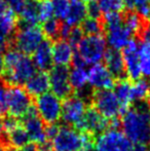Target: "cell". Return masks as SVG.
<instances>
[{"instance_id":"d4e9b609","label":"cell","mask_w":150,"mask_h":151,"mask_svg":"<svg viewBox=\"0 0 150 151\" xmlns=\"http://www.w3.org/2000/svg\"><path fill=\"white\" fill-rule=\"evenodd\" d=\"M113 88L114 93L116 95L117 99L119 100L120 104L126 110L133 104L132 82L126 79H120L117 83H115Z\"/></svg>"},{"instance_id":"603a6c76","label":"cell","mask_w":150,"mask_h":151,"mask_svg":"<svg viewBox=\"0 0 150 151\" xmlns=\"http://www.w3.org/2000/svg\"><path fill=\"white\" fill-rule=\"evenodd\" d=\"M69 81L72 88V91H75L77 95L82 96V93L86 91L88 86V70L82 66H74L69 71Z\"/></svg>"},{"instance_id":"60d3db41","label":"cell","mask_w":150,"mask_h":151,"mask_svg":"<svg viewBox=\"0 0 150 151\" xmlns=\"http://www.w3.org/2000/svg\"><path fill=\"white\" fill-rule=\"evenodd\" d=\"M81 151H99V150H98V148L96 147V145H95V142L93 141V139L90 138V139L84 144Z\"/></svg>"},{"instance_id":"ba28073f","label":"cell","mask_w":150,"mask_h":151,"mask_svg":"<svg viewBox=\"0 0 150 151\" xmlns=\"http://www.w3.org/2000/svg\"><path fill=\"white\" fill-rule=\"evenodd\" d=\"M95 145L99 151H133L134 144L117 127H109L98 135Z\"/></svg>"},{"instance_id":"ee69618b","label":"cell","mask_w":150,"mask_h":151,"mask_svg":"<svg viewBox=\"0 0 150 151\" xmlns=\"http://www.w3.org/2000/svg\"><path fill=\"white\" fill-rule=\"evenodd\" d=\"M3 72V54H2V50L0 48V76L2 75Z\"/></svg>"},{"instance_id":"cb8c5ba5","label":"cell","mask_w":150,"mask_h":151,"mask_svg":"<svg viewBox=\"0 0 150 151\" xmlns=\"http://www.w3.org/2000/svg\"><path fill=\"white\" fill-rule=\"evenodd\" d=\"M138 54L141 75L150 79V39H141L139 42Z\"/></svg>"},{"instance_id":"e575fe53","label":"cell","mask_w":150,"mask_h":151,"mask_svg":"<svg viewBox=\"0 0 150 151\" xmlns=\"http://www.w3.org/2000/svg\"><path fill=\"white\" fill-rule=\"evenodd\" d=\"M84 36V33L82 32L80 26H76V27H71L70 32L68 34V37H67V41L69 43L72 44L74 47H76L79 41L82 39V37Z\"/></svg>"},{"instance_id":"b9f144b4","label":"cell","mask_w":150,"mask_h":151,"mask_svg":"<svg viewBox=\"0 0 150 151\" xmlns=\"http://www.w3.org/2000/svg\"><path fill=\"white\" fill-rule=\"evenodd\" d=\"M133 151H149V146L145 143H136L133 145Z\"/></svg>"},{"instance_id":"9c48e42d","label":"cell","mask_w":150,"mask_h":151,"mask_svg":"<svg viewBox=\"0 0 150 151\" xmlns=\"http://www.w3.org/2000/svg\"><path fill=\"white\" fill-rule=\"evenodd\" d=\"M44 40V35L40 27L36 25H25L16 33L14 45L23 54L32 55Z\"/></svg>"},{"instance_id":"8d00e7d4","label":"cell","mask_w":150,"mask_h":151,"mask_svg":"<svg viewBox=\"0 0 150 151\" xmlns=\"http://www.w3.org/2000/svg\"><path fill=\"white\" fill-rule=\"evenodd\" d=\"M2 1L7 5V7L12 9L14 12H20L21 9L26 4L27 0H2Z\"/></svg>"},{"instance_id":"2e32d148","label":"cell","mask_w":150,"mask_h":151,"mask_svg":"<svg viewBox=\"0 0 150 151\" xmlns=\"http://www.w3.org/2000/svg\"><path fill=\"white\" fill-rule=\"evenodd\" d=\"M106 31V42L110 48L121 50L133 38V33L124 26L123 20L119 23L104 26Z\"/></svg>"},{"instance_id":"5bb4252c","label":"cell","mask_w":150,"mask_h":151,"mask_svg":"<svg viewBox=\"0 0 150 151\" xmlns=\"http://www.w3.org/2000/svg\"><path fill=\"white\" fill-rule=\"evenodd\" d=\"M88 86L96 91L112 90L115 86V78L107 67L101 63L92 65L88 70Z\"/></svg>"},{"instance_id":"3957f363","label":"cell","mask_w":150,"mask_h":151,"mask_svg":"<svg viewBox=\"0 0 150 151\" xmlns=\"http://www.w3.org/2000/svg\"><path fill=\"white\" fill-rule=\"evenodd\" d=\"M107 42L104 36L85 35L76 45V52L73 58V65L85 67L101 63L107 50Z\"/></svg>"},{"instance_id":"7402d4cb","label":"cell","mask_w":150,"mask_h":151,"mask_svg":"<svg viewBox=\"0 0 150 151\" xmlns=\"http://www.w3.org/2000/svg\"><path fill=\"white\" fill-rule=\"evenodd\" d=\"M24 86L31 97H38L50 90L48 75L43 71H36Z\"/></svg>"},{"instance_id":"83f0119b","label":"cell","mask_w":150,"mask_h":151,"mask_svg":"<svg viewBox=\"0 0 150 151\" xmlns=\"http://www.w3.org/2000/svg\"><path fill=\"white\" fill-rule=\"evenodd\" d=\"M20 19L24 25H36L38 21V12H37V3L35 1L26 2L24 7L21 9Z\"/></svg>"},{"instance_id":"816d5d0a","label":"cell","mask_w":150,"mask_h":151,"mask_svg":"<svg viewBox=\"0 0 150 151\" xmlns=\"http://www.w3.org/2000/svg\"><path fill=\"white\" fill-rule=\"evenodd\" d=\"M149 151H150V146H149Z\"/></svg>"},{"instance_id":"7bdbcfd3","label":"cell","mask_w":150,"mask_h":151,"mask_svg":"<svg viewBox=\"0 0 150 151\" xmlns=\"http://www.w3.org/2000/svg\"><path fill=\"white\" fill-rule=\"evenodd\" d=\"M8 8L9 7H7V5H6L2 0H0V24H1L2 20H3L4 16H5V14L8 10Z\"/></svg>"},{"instance_id":"7a4b0ae2","label":"cell","mask_w":150,"mask_h":151,"mask_svg":"<svg viewBox=\"0 0 150 151\" xmlns=\"http://www.w3.org/2000/svg\"><path fill=\"white\" fill-rule=\"evenodd\" d=\"M36 72L32 59L19 50L8 48L3 54V72L2 75L9 86H24Z\"/></svg>"},{"instance_id":"484cf974","label":"cell","mask_w":150,"mask_h":151,"mask_svg":"<svg viewBox=\"0 0 150 151\" xmlns=\"http://www.w3.org/2000/svg\"><path fill=\"white\" fill-rule=\"evenodd\" d=\"M149 97V83L145 79H137L132 82V98L133 103L146 102Z\"/></svg>"},{"instance_id":"ffe728a7","label":"cell","mask_w":150,"mask_h":151,"mask_svg":"<svg viewBox=\"0 0 150 151\" xmlns=\"http://www.w3.org/2000/svg\"><path fill=\"white\" fill-rule=\"evenodd\" d=\"M103 60L105 61V66L115 79L116 78L118 79L123 78V76L126 75V70H124L123 58H122L120 50H113V48L107 50Z\"/></svg>"},{"instance_id":"e0dca14e","label":"cell","mask_w":150,"mask_h":151,"mask_svg":"<svg viewBox=\"0 0 150 151\" xmlns=\"http://www.w3.org/2000/svg\"><path fill=\"white\" fill-rule=\"evenodd\" d=\"M3 127L6 141L11 147L19 148L30 142L26 129H24L22 123L18 121V118H14L12 116L5 118L3 120Z\"/></svg>"},{"instance_id":"f35d334b","label":"cell","mask_w":150,"mask_h":151,"mask_svg":"<svg viewBox=\"0 0 150 151\" xmlns=\"http://www.w3.org/2000/svg\"><path fill=\"white\" fill-rule=\"evenodd\" d=\"M37 150L38 151H54L52 145L50 143V141L46 140V141L42 142V143L37 144Z\"/></svg>"},{"instance_id":"1f68e13d","label":"cell","mask_w":150,"mask_h":151,"mask_svg":"<svg viewBox=\"0 0 150 151\" xmlns=\"http://www.w3.org/2000/svg\"><path fill=\"white\" fill-rule=\"evenodd\" d=\"M37 12H38V21L39 22H45L50 19L54 18V8L50 0H41L37 3Z\"/></svg>"},{"instance_id":"d6a6232c","label":"cell","mask_w":150,"mask_h":151,"mask_svg":"<svg viewBox=\"0 0 150 151\" xmlns=\"http://www.w3.org/2000/svg\"><path fill=\"white\" fill-rule=\"evenodd\" d=\"M97 2L102 10V14L121 12L124 8L123 0H98Z\"/></svg>"},{"instance_id":"d6986e66","label":"cell","mask_w":150,"mask_h":151,"mask_svg":"<svg viewBox=\"0 0 150 151\" xmlns=\"http://www.w3.org/2000/svg\"><path fill=\"white\" fill-rule=\"evenodd\" d=\"M32 61L36 69L39 71L50 70L54 65L52 62V45L48 40H43L34 52L32 54Z\"/></svg>"},{"instance_id":"44dd1931","label":"cell","mask_w":150,"mask_h":151,"mask_svg":"<svg viewBox=\"0 0 150 151\" xmlns=\"http://www.w3.org/2000/svg\"><path fill=\"white\" fill-rule=\"evenodd\" d=\"M86 17V4L83 0H69L68 12L64 19L65 24L70 27L80 26Z\"/></svg>"},{"instance_id":"681fc988","label":"cell","mask_w":150,"mask_h":151,"mask_svg":"<svg viewBox=\"0 0 150 151\" xmlns=\"http://www.w3.org/2000/svg\"><path fill=\"white\" fill-rule=\"evenodd\" d=\"M32 1H35V2H38V1H41V0H32Z\"/></svg>"},{"instance_id":"d590c367","label":"cell","mask_w":150,"mask_h":151,"mask_svg":"<svg viewBox=\"0 0 150 151\" xmlns=\"http://www.w3.org/2000/svg\"><path fill=\"white\" fill-rule=\"evenodd\" d=\"M86 14L90 18L100 19L101 16H102V10H101L98 2H90L86 5Z\"/></svg>"},{"instance_id":"7dc6e473","label":"cell","mask_w":150,"mask_h":151,"mask_svg":"<svg viewBox=\"0 0 150 151\" xmlns=\"http://www.w3.org/2000/svg\"><path fill=\"white\" fill-rule=\"evenodd\" d=\"M85 3H90V2H96V1H98V0H83Z\"/></svg>"},{"instance_id":"30bf717a","label":"cell","mask_w":150,"mask_h":151,"mask_svg":"<svg viewBox=\"0 0 150 151\" xmlns=\"http://www.w3.org/2000/svg\"><path fill=\"white\" fill-rule=\"evenodd\" d=\"M88 108L85 97L77 95V93L74 96H69L62 104L61 118L67 125L74 127L77 129Z\"/></svg>"},{"instance_id":"ac0fdd59","label":"cell","mask_w":150,"mask_h":151,"mask_svg":"<svg viewBox=\"0 0 150 151\" xmlns=\"http://www.w3.org/2000/svg\"><path fill=\"white\" fill-rule=\"evenodd\" d=\"M74 55V46L65 39L58 40L52 45V62L56 66L67 67L72 63Z\"/></svg>"},{"instance_id":"f1b7e54d","label":"cell","mask_w":150,"mask_h":151,"mask_svg":"<svg viewBox=\"0 0 150 151\" xmlns=\"http://www.w3.org/2000/svg\"><path fill=\"white\" fill-rule=\"evenodd\" d=\"M123 24L133 34H140L145 27V21H143V19L137 12L130 10V12H128L123 18Z\"/></svg>"},{"instance_id":"bcb514c9","label":"cell","mask_w":150,"mask_h":151,"mask_svg":"<svg viewBox=\"0 0 150 151\" xmlns=\"http://www.w3.org/2000/svg\"><path fill=\"white\" fill-rule=\"evenodd\" d=\"M0 151H8L7 147L3 143H1V142H0Z\"/></svg>"},{"instance_id":"8992f818","label":"cell","mask_w":150,"mask_h":151,"mask_svg":"<svg viewBox=\"0 0 150 151\" xmlns=\"http://www.w3.org/2000/svg\"><path fill=\"white\" fill-rule=\"evenodd\" d=\"M93 105L95 110L108 120L117 119L118 116L122 115L126 111L112 90L95 91L93 95Z\"/></svg>"},{"instance_id":"f546056e","label":"cell","mask_w":150,"mask_h":151,"mask_svg":"<svg viewBox=\"0 0 150 151\" xmlns=\"http://www.w3.org/2000/svg\"><path fill=\"white\" fill-rule=\"evenodd\" d=\"M80 28L85 35H98L103 31L104 25H103L101 19H94L86 17L80 25Z\"/></svg>"},{"instance_id":"c3c4849f","label":"cell","mask_w":150,"mask_h":151,"mask_svg":"<svg viewBox=\"0 0 150 151\" xmlns=\"http://www.w3.org/2000/svg\"><path fill=\"white\" fill-rule=\"evenodd\" d=\"M148 98L150 99V83H149V97H148Z\"/></svg>"},{"instance_id":"74e56055","label":"cell","mask_w":150,"mask_h":151,"mask_svg":"<svg viewBox=\"0 0 150 151\" xmlns=\"http://www.w3.org/2000/svg\"><path fill=\"white\" fill-rule=\"evenodd\" d=\"M5 93H6V88L3 86V83L0 82V115L4 113L6 111L5 108Z\"/></svg>"},{"instance_id":"f907efd6","label":"cell","mask_w":150,"mask_h":151,"mask_svg":"<svg viewBox=\"0 0 150 151\" xmlns=\"http://www.w3.org/2000/svg\"><path fill=\"white\" fill-rule=\"evenodd\" d=\"M149 125H150V114H149Z\"/></svg>"},{"instance_id":"ab89813d","label":"cell","mask_w":150,"mask_h":151,"mask_svg":"<svg viewBox=\"0 0 150 151\" xmlns=\"http://www.w3.org/2000/svg\"><path fill=\"white\" fill-rule=\"evenodd\" d=\"M14 151H38L37 150V144L35 143H27L24 146H21L19 148H16Z\"/></svg>"},{"instance_id":"9a60e30c","label":"cell","mask_w":150,"mask_h":151,"mask_svg":"<svg viewBox=\"0 0 150 151\" xmlns=\"http://www.w3.org/2000/svg\"><path fill=\"white\" fill-rule=\"evenodd\" d=\"M22 118V125L26 129L30 141L35 144H39L47 140L44 122L39 117L34 107L31 108Z\"/></svg>"},{"instance_id":"f6af8a7d","label":"cell","mask_w":150,"mask_h":151,"mask_svg":"<svg viewBox=\"0 0 150 151\" xmlns=\"http://www.w3.org/2000/svg\"><path fill=\"white\" fill-rule=\"evenodd\" d=\"M4 134V127H3V119L0 117V139L2 138Z\"/></svg>"},{"instance_id":"4316f807","label":"cell","mask_w":150,"mask_h":151,"mask_svg":"<svg viewBox=\"0 0 150 151\" xmlns=\"http://www.w3.org/2000/svg\"><path fill=\"white\" fill-rule=\"evenodd\" d=\"M124 7L128 10L137 12L143 21H150V3L149 0H123Z\"/></svg>"},{"instance_id":"836d02e7","label":"cell","mask_w":150,"mask_h":151,"mask_svg":"<svg viewBox=\"0 0 150 151\" xmlns=\"http://www.w3.org/2000/svg\"><path fill=\"white\" fill-rule=\"evenodd\" d=\"M54 8V17L58 20H64L66 18L69 7V0H50Z\"/></svg>"},{"instance_id":"4dcf8cb0","label":"cell","mask_w":150,"mask_h":151,"mask_svg":"<svg viewBox=\"0 0 150 151\" xmlns=\"http://www.w3.org/2000/svg\"><path fill=\"white\" fill-rule=\"evenodd\" d=\"M60 28L61 24L58 19L52 18L43 22L41 30L43 32V35L48 39H57L58 37H60Z\"/></svg>"},{"instance_id":"8fae6325","label":"cell","mask_w":150,"mask_h":151,"mask_svg":"<svg viewBox=\"0 0 150 151\" xmlns=\"http://www.w3.org/2000/svg\"><path fill=\"white\" fill-rule=\"evenodd\" d=\"M48 80H50V88L52 93H55L60 99H66L71 96L72 88L69 81V70L67 67L55 66L50 70Z\"/></svg>"},{"instance_id":"277c9868","label":"cell","mask_w":150,"mask_h":151,"mask_svg":"<svg viewBox=\"0 0 150 151\" xmlns=\"http://www.w3.org/2000/svg\"><path fill=\"white\" fill-rule=\"evenodd\" d=\"M92 136L70 125H59L56 135L50 140L54 151H81Z\"/></svg>"},{"instance_id":"6da1fadb","label":"cell","mask_w":150,"mask_h":151,"mask_svg":"<svg viewBox=\"0 0 150 151\" xmlns=\"http://www.w3.org/2000/svg\"><path fill=\"white\" fill-rule=\"evenodd\" d=\"M149 114L150 110L146 102L137 103L122 113V133L133 144L150 143Z\"/></svg>"},{"instance_id":"4fadbf2b","label":"cell","mask_w":150,"mask_h":151,"mask_svg":"<svg viewBox=\"0 0 150 151\" xmlns=\"http://www.w3.org/2000/svg\"><path fill=\"white\" fill-rule=\"evenodd\" d=\"M139 42L136 39L132 38L128 42L126 46L122 48V58L124 63V70H126V75L131 80L135 81L141 78V70H140V63H139Z\"/></svg>"},{"instance_id":"f5cc1de1","label":"cell","mask_w":150,"mask_h":151,"mask_svg":"<svg viewBox=\"0 0 150 151\" xmlns=\"http://www.w3.org/2000/svg\"><path fill=\"white\" fill-rule=\"evenodd\" d=\"M149 3H150V0H149Z\"/></svg>"},{"instance_id":"7c38bea8","label":"cell","mask_w":150,"mask_h":151,"mask_svg":"<svg viewBox=\"0 0 150 151\" xmlns=\"http://www.w3.org/2000/svg\"><path fill=\"white\" fill-rule=\"evenodd\" d=\"M115 120L116 119L108 120L107 118L103 117L94 108H88L77 129L90 136L99 135L109 127H112Z\"/></svg>"},{"instance_id":"52a82bcc","label":"cell","mask_w":150,"mask_h":151,"mask_svg":"<svg viewBox=\"0 0 150 151\" xmlns=\"http://www.w3.org/2000/svg\"><path fill=\"white\" fill-rule=\"evenodd\" d=\"M62 101L52 91H46L36 97L35 110L46 124L57 123L62 115Z\"/></svg>"},{"instance_id":"5b68a950","label":"cell","mask_w":150,"mask_h":151,"mask_svg":"<svg viewBox=\"0 0 150 151\" xmlns=\"http://www.w3.org/2000/svg\"><path fill=\"white\" fill-rule=\"evenodd\" d=\"M32 107L31 96L25 88L19 86H10L6 88L5 108L9 116L22 118Z\"/></svg>"}]
</instances>
